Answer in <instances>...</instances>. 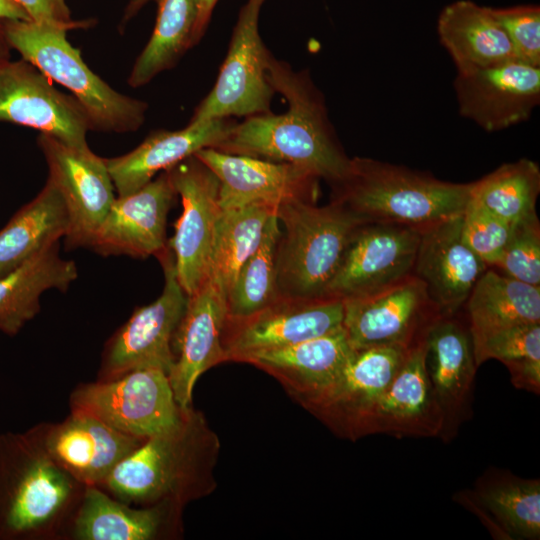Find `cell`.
<instances>
[{"mask_svg":"<svg viewBox=\"0 0 540 540\" xmlns=\"http://www.w3.org/2000/svg\"><path fill=\"white\" fill-rule=\"evenodd\" d=\"M352 351L342 327L291 346L246 355L239 362L273 376L303 406L336 380Z\"/></svg>","mask_w":540,"mask_h":540,"instance_id":"26","label":"cell"},{"mask_svg":"<svg viewBox=\"0 0 540 540\" xmlns=\"http://www.w3.org/2000/svg\"><path fill=\"white\" fill-rule=\"evenodd\" d=\"M441 315L425 337V363L444 416L441 437L449 440L469 417L477 366L467 319Z\"/></svg>","mask_w":540,"mask_h":540,"instance_id":"23","label":"cell"},{"mask_svg":"<svg viewBox=\"0 0 540 540\" xmlns=\"http://www.w3.org/2000/svg\"><path fill=\"white\" fill-rule=\"evenodd\" d=\"M164 272V288L152 303L135 309L105 345L98 380L155 368L169 374L173 364L172 340L184 314L188 295L181 287L172 249L157 256Z\"/></svg>","mask_w":540,"mask_h":540,"instance_id":"8","label":"cell"},{"mask_svg":"<svg viewBox=\"0 0 540 540\" xmlns=\"http://www.w3.org/2000/svg\"><path fill=\"white\" fill-rule=\"evenodd\" d=\"M27 433L75 480L84 486L98 487L145 440L79 410H71L61 422L37 424Z\"/></svg>","mask_w":540,"mask_h":540,"instance_id":"16","label":"cell"},{"mask_svg":"<svg viewBox=\"0 0 540 540\" xmlns=\"http://www.w3.org/2000/svg\"><path fill=\"white\" fill-rule=\"evenodd\" d=\"M268 80L288 102V110L246 117L235 123L214 149L295 165L330 185L346 173L350 158L329 120L324 97L307 71H294L270 57Z\"/></svg>","mask_w":540,"mask_h":540,"instance_id":"1","label":"cell"},{"mask_svg":"<svg viewBox=\"0 0 540 540\" xmlns=\"http://www.w3.org/2000/svg\"><path fill=\"white\" fill-rule=\"evenodd\" d=\"M54 10L56 11L57 15L63 20V21H72L70 17V12L65 4V0H48Z\"/></svg>","mask_w":540,"mask_h":540,"instance_id":"45","label":"cell"},{"mask_svg":"<svg viewBox=\"0 0 540 540\" xmlns=\"http://www.w3.org/2000/svg\"><path fill=\"white\" fill-rule=\"evenodd\" d=\"M264 1L247 0L241 8L216 83L190 121L250 117L270 112L275 92L267 72L271 54L258 28Z\"/></svg>","mask_w":540,"mask_h":540,"instance_id":"9","label":"cell"},{"mask_svg":"<svg viewBox=\"0 0 540 540\" xmlns=\"http://www.w3.org/2000/svg\"><path fill=\"white\" fill-rule=\"evenodd\" d=\"M277 203L258 201L229 210L218 218L208 275L226 292L243 263L258 248L269 217Z\"/></svg>","mask_w":540,"mask_h":540,"instance_id":"33","label":"cell"},{"mask_svg":"<svg viewBox=\"0 0 540 540\" xmlns=\"http://www.w3.org/2000/svg\"><path fill=\"white\" fill-rule=\"evenodd\" d=\"M21 7L30 20L46 26L65 30L86 28L92 24L91 20L63 21L56 13L48 0H12Z\"/></svg>","mask_w":540,"mask_h":540,"instance_id":"41","label":"cell"},{"mask_svg":"<svg viewBox=\"0 0 540 540\" xmlns=\"http://www.w3.org/2000/svg\"><path fill=\"white\" fill-rule=\"evenodd\" d=\"M471 336L540 323V286H533L487 268L465 304Z\"/></svg>","mask_w":540,"mask_h":540,"instance_id":"31","label":"cell"},{"mask_svg":"<svg viewBox=\"0 0 540 540\" xmlns=\"http://www.w3.org/2000/svg\"><path fill=\"white\" fill-rule=\"evenodd\" d=\"M280 235L275 212L266 223L258 248L243 263L227 292L226 318L250 316L280 298L276 283V252Z\"/></svg>","mask_w":540,"mask_h":540,"instance_id":"36","label":"cell"},{"mask_svg":"<svg viewBox=\"0 0 540 540\" xmlns=\"http://www.w3.org/2000/svg\"><path fill=\"white\" fill-rule=\"evenodd\" d=\"M473 182L453 183L433 175L366 157L350 158L331 199L368 222L397 224L418 231L462 215Z\"/></svg>","mask_w":540,"mask_h":540,"instance_id":"3","label":"cell"},{"mask_svg":"<svg viewBox=\"0 0 540 540\" xmlns=\"http://www.w3.org/2000/svg\"><path fill=\"white\" fill-rule=\"evenodd\" d=\"M69 218L64 200L48 179L43 189L0 230V277L65 237Z\"/></svg>","mask_w":540,"mask_h":540,"instance_id":"30","label":"cell"},{"mask_svg":"<svg viewBox=\"0 0 540 540\" xmlns=\"http://www.w3.org/2000/svg\"><path fill=\"white\" fill-rule=\"evenodd\" d=\"M70 407L141 439L173 430L187 409L176 402L167 373L155 368L81 384L70 395Z\"/></svg>","mask_w":540,"mask_h":540,"instance_id":"7","label":"cell"},{"mask_svg":"<svg viewBox=\"0 0 540 540\" xmlns=\"http://www.w3.org/2000/svg\"><path fill=\"white\" fill-rule=\"evenodd\" d=\"M58 242L0 277V331L14 336L40 309L49 289L66 291L78 277L76 264L58 254Z\"/></svg>","mask_w":540,"mask_h":540,"instance_id":"29","label":"cell"},{"mask_svg":"<svg viewBox=\"0 0 540 540\" xmlns=\"http://www.w3.org/2000/svg\"><path fill=\"white\" fill-rule=\"evenodd\" d=\"M179 508L124 503L98 486H85L67 535L75 540H152Z\"/></svg>","mask_w":540,"mask_h":540,"instance_id":"28","label":"cell"},{"mask_svg":"<svg viewBox=\"0 0 540 540\" xmlns=\"http://www.w3.org/2000/svg\"><path fill=\"white\" fill-rule=\"evenodd\" d=\"M475 496L508 538L539 539V479H524L503 470L489 471L478 479Z\"/></svg>","mask_w":540,"mask_h":540,"instance_id":"32","label":"cell"},{"mask_svg":"<svg viewBox=\"0 0 540 540\" xmlns=\"http://www.w3.org/2000/svg\"><path fill=\"white\" fill-rule=\"evenodd\" d=\"M194 155L218 178L222 210L258 201L279 204L290 199L317 200L320 179L295 165L214 148L201 149Z\"/></svg>","mask_w":540,"mask_h":540,"instance_id":"21","label":"cell"},{"mask_svg":"<svg viewBox=\"0 0 540 540\" xmlns=\"http://www.w3.org/2000/svg\"><path fill=\"white\" fill-rule=\"evenodd\" d=\"M491 268L518 281L540 286V223L537 213L512 223L508 241Z\"/></svg>","mask_w":540,"mask_h":540,"instance_id":"38","label":"cell"},{"mask_svg":"<svg viewBox=\"0 0 540 540\" xmlns=\"http://www.w3.org/2000/svg\"><path fill=\"white\" fill-rule=\"evenodd\" d=\"M496 21L506 33L518 60L540 67V8L518 5L491 8Z\"/></svg>","mask_w":540,"mask_h":540,"instance_id":"40","label":"cell"},{"mask_svg":"<svg viewBox=\"0 0 540 540\" xmlns=\"http://www.w3.org/2000/svg\"><path fill=\"white\" fill-rule=\"evenodd\" d=\"M487 268L463 240L462 215L420 232L412 274L442 315L459 312Z\"/></svg>","mask_w":540,"mask_h":540,"instance_id":"22","label":"cell"},{"mask_svg":"<svg viewBox=\"0 0 540 540\" xmlns=\"http://www.w3.org/2000/svg\"><path fill=\"white\" fill-rule=\"evenodd\" d=\"M0 121L37 129L73 147H88L91 123L81 104L24 59L0 62Z\"/></svg>","mask_w":540,"mask_h":540,"instance_id":"17","label":"cell"},{"mask_svg":"<svg viewBox=\"0 0 540 540\" xmlns=\"http://www.w3.org/2000/svg\"><path fill=\"white\" fill-rule=\"evenodd\" d=\"M5 20L31 21L26 12L12 0H0V22Z\"/></svg>","mask_w":540,"mask_h":540,"instance_id":"43","label":"cell"},{"mask_svg":"<svg viewBox=\"0 0 540 540\" xmlns=\"http://www.w3.org/2000/svg\"><path fill=\"white\" fill-rule=\"evenodd\" d=\"M0 24L7 44L50 80L73 93L86 112L91 129L125 133L143 124L147 104L115 91L94 74L80 51L67 41V30L23 20H5Z\"/></svg>","mask_w":540,"mask_h":540,"instance_id":"6","label":"cell"},{"mask_svg":"<svg viewBox=\"0 0 540 540\" xmlns=\"http://www.w3.org/2000/svg\"><path fill=\"white\" fill-rule=\"evenodd\" d=\"M157 4L153 33L129 76L132 87L143 86L172 67L192 46L200 0H157Z\"/></svg>","mask_w":540,"mask_h":540,"instance_id":"34","label":"cell"},{"mask_svg":"<svg viewBox=\"0 0 540 540\" xmlns=\"http://www.w3.org/2000/svg\"><path fill=\"white\" fill-rule=\"evenodd\" d=\"M425 339L410 348L402 366L369 413L362 437L388 434L401 437L440 436L444 416L430 382Z\"/></svg>","mask_w":540,"mask_h":540,"instance_id":"24","label":"cell"},{"mask_svg":"<svg viewBox=\"0 0 540 540\" xmlns=\"http://www.w3.org/2000/svg\"><path fill=\"white\" fill-rule=\"evenodd\" d=\"M539 192V166L532 160L522 158L504 163L474 181L471 198L512 224L536 213Z\"/></svg>","mask_w":540,"mask_h":540,"instance_id":"35","label":"cell"},{"mask_svg":"<svg viewBox=\"0 0 540 540\" xmlns=\"http://www.w3.org/2000/svg\"><path fill=\"white\" fill-rule=\"evenodd\" d=\"M37 142L48 165V179L67 209L66 247H90L116 198L104 158L89 147H73L46 133H40Z\"/></svg>","mask_w":540,"mask_h":540,"instance_id":"12","label":"cell"},{"mask_svg":"<svg viewBox=\"0 0 540 540\" xmlns=\"http://www.w3.org/2000/svg\"><path fill=\"white\" fill-rule=\"evenodd\" d=\"M454 89L460 114L488 132L529 119L540 103V67L518 59L457 72Z\"/></svg>","mask_w":540,"mask_h":540,"instance_id":"18","label":"cell"},{"mask_svg":"<svg viewBox=\"0 0 540 540\" xmlns=\"http://www.w3.org/2000/svg\"><path fill=\"white\" fill-rule=\"evenodd\" d=\"M176 196L168 170L139 190L117 196L90 247L105 256L157 257L168 246L167 216Z\"/></svg>","mask_w":540,"mask_h":540,"instance_id":"20","label":"cell"},{"mask_svg":"<svg viewBox=\"0 0 540 540\" xmlns=\"http://www.w3.org/2000/svg\"><path fill=\"white\" fill-rule=\"evenodd\" d=\"M409 350L394 345L353 349L336 380L303 407L341 437L351 440L362 437L369 413Z\"/></svg>","mask_w":540,"mask_h":540,"instance_id":"15","label":"cell"},{"mask_svg":"<svg viewBox=\"0 0 540 540\" xmlns=\"http://www.w3.org/2000/svg\"><path fill=\"white\" fill-rule=\"evenodd\" d=\"M212 442L202 416L190 406L176 428L145 439L100 488L132 506L180 508L206 491Z\"/></svg>","mask_w":540,"mask_h":540,"instance_id":"4","label":"cell"},{"mask_svg":"<svg viewBox=\"0 0 540 540\" xmlns=\"http://www.w3.org/2000/svg\"><path fill=\"white\" fill-rule=\"evenodd\" d=\"M343 300L333 297H280L240 319L226 318L222 331L225 361L291 346L343 327Z\"/></svg>","mask_w":540,"mask_h":540,"instance_id":"11","label":"cell"},{"mask_svg":"<svg viewBox=\"0 0 540 540\" xmlns=\"http://www.w3.org/2000/svg\"><path fill=\"white\" fill-rule=\"evenodd\" d=\"M235 122L229 118L192 122L183 129L151 133L138 147L105 159L117 196L139 190L159 173L171 169L204 148H217Z\"/></svg>","mask_w":540,"mask_h":540,"instance_id":"25","label":"cell"},{"mask_svg":"<svg viewBox=\"0 0 540 540\" xmlns=\"http://www.w3.org/2000/svg\"><path fill=\"white\" fill-rule=\"evenodd\" d=\"M149 0H129L124 12L122 23H126L134 17Z\"/></svg>","mask_w":540,"mask_h":540,"instance_id":"44","label":"cell"},{"mask_svg":"<svg viewBox=\"0 0 540 540\" xmlns=\"http://www.w3.org/2000/svg\"><path fill=\"white\" fill-rule=\"evenodd\" d=\"M226 296L209 276L188 296L173 336V364L168 374L175 400L183 409L191 406L199 377L225 361L222 331L227 317Z\"/></svg>","mask_w":540,"mask_h":540,"instance_id":"19","label":"cell"},{"mask_svg":"<svg viewBox=\"0 0 540 540\" xmlns=\"http://www.w3.org/2000/svg\"><path fill=\"white\" fill-rule=\"evenodd\" d=\"M343 329L353 349L412 348L442 315L413 274L371 295L343 300Z\"/></svg>","mask_w":540,"mask_h":540,"instance_id":"10","label":"cell"},{"mask_svg":"<svg viewBox=\"0 0 540 540\" xmlns=\"http://www.w3.org/2000/svg\"><path fill=\"white\" fill-rule=\"evenodd\" d=\"M84 487L27 431L0 434V540L67 535Z\"/></svg>","mask_w":540,"mask_h":540,"instance_id":"2","label":"cell"},{"mask_svg":"<svg viewBox=\"0 0 540 540\" xmlns=\"http://www.w3.org/2000/svg\"><path fill=\"white\" fill-rule=\"evenodd\" d=\"M437 33L457 72L517 59L490 7L471 0H457L445 6L437 20Z\"/></svg>","mask_w":540,"mask_h":540,"instance_id":"27","label":"cell"},{"mask_svg":"<svg viewBox=\"0 0 540 540\" xmlns=\"http://www.w3.org/2000/svg\"><path fill=\"white\" fill-rule=\"evenodd\" d=\"M420 231L365 222L354 232L325 297L341 300L384 290L412 275Z\"/></svg>","mask_w":540,"mask_h":540,"instance_id":"14","label":"cell"},{"mask_svg":"<svg viewBox=\"0 0 540 540\" xmlns=\"http://www.w3.org/2000/svg\"><path fill=\"white\" fill-rule=\"evenodd\" d=\"M182 213L168 241L174 254L178 281L189 296L206 279L215 228L221 213L220 182L195 155L168 170Z\"/></svg>","mask_w":540,"mask_h":540,"instance_id":"13","label":"cell"},{"mask_svg":"<svg viewBox=\"0 0 540 540\" xmlns=\"http://www.w3.org/2000/svg\"><path fill=\"white\" fill-rule=\"evenodd\" d=\"M218 0H200L197 21L192 36V46L203 36Z\"/></svg>","mask_w":540,"mask_h":540,"instance_id":"42","label":"cell"},{"mask_svg":"<svg viewBox=\"0 0 540 540\" xmlns=\"http://www.w3.org/2000/svg\"><path fill=\"white\" fill-rule=\"evenodd\" d=\"M6 44H7V42H6L5 38H4L2 29H1V24H0V62L5 60Z\"/></svg>","mask_w":540,"mask_h":540,"instance_id":"46","label":"cell"},{"mask_svg":"<svg viewBox=\"0 0 540 540\" xmlns=\"http://www.w3.org/2000/svg\"><path fill=\"white\" fill-rule=\"evenodd\" d=\"M512 224L470 200L462 214V237L467 246L493 267L508 241Z\"/></svg>","mask_w":540,"mask_h":540,"instance_id":"39","label":"cell"},{"mask_svg":"<svg viewBox=\"0 0 540 540\" xmlns=\"http://www.w3.org/2000/svg\"><path fill=\"white\" fill-rule=\"evenodd\" d=\"M276 216L284 228L276 252L279 296L325 297L354 232L368 221L332 199L323 206L285 200L278 204Z\"/></svg>","mask_w":540,"mask_h":540,"instance_id":"5","label":"cell"},{"mask_svg":"<svg viewBox=\"0 0 540 540\" xmlns=\"http://www.w3.org/2000/svg\"><path fill=\"white\" fill-rule=\"evenodd\" d=\"M476 366L489 359L502 362L512 384L540 392V323L510 326L471 336Z\"/></svg>","mask_w":540,"mask_h":540,"instance_id":"37","label":"cell"}]
</instances>
